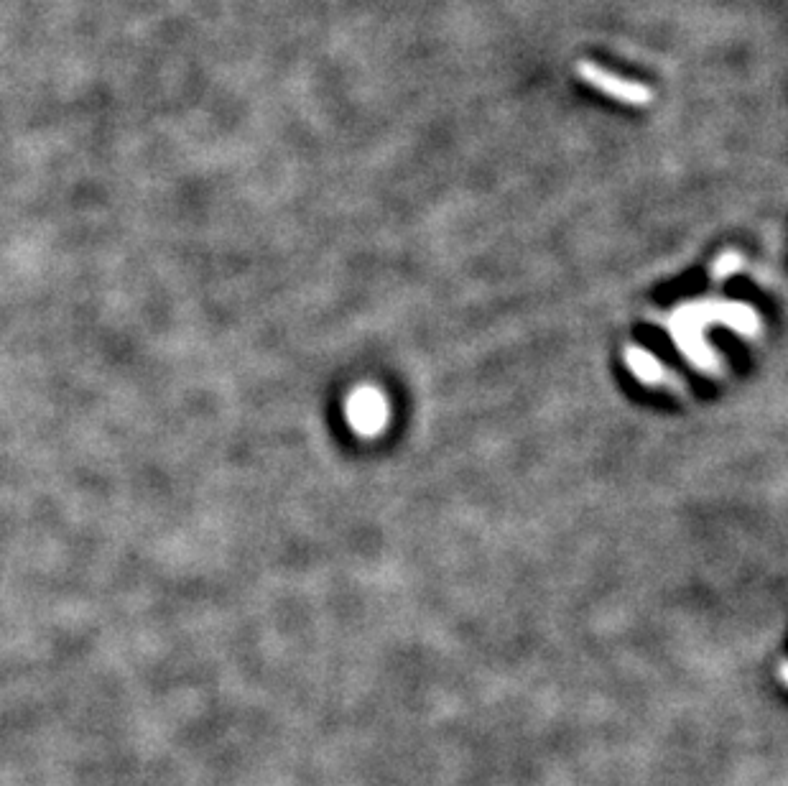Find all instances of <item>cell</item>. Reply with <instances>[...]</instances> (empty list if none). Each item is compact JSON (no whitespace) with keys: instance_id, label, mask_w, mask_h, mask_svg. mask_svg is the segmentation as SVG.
<instances>
[{"instance_id":"7a4b0ae2","label":"cell","mask_w":788,"mask_h":786,"mask_svg":"<svg viewBox=\"0 0 788 786\" xmlns=\"http://www.w3.org/2000/svg\"><path fill=\"white\" fill-rule=\"evenodd\" d=\"M386 406L375 391H358L350 401V422L360 432H375L383 424Z\"/></svg>"},{"instance_id":"6da1fadb","label":"cell","mask_w":788,"mask_h":786,"mask_svg":"<svg viewBox=\"0 0 788 786\" xmlns=\"http://www.w3.org/2000/svg\"><path fill=\"white\" fill-rule=\"evenodd\" d=\"M577 72H579V77L590 82L595 90L615 97V100H620V103L648 105L653 100V92L648 90L646 85H641V82L623 80V77H615L613 72H607V69L597 67V64H592V62H579Z\"/></svg>"}]
</instances>
